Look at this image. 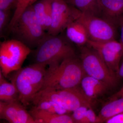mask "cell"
I'll return each instance as SVG.
<instances>
[{"label":"cell","mask_w":123,"mask_h":123,"mask_svg":"<svg viewBox=\"0 0 123 123\" xmlns=\"http://www.w3.org/2000/svg\"><path fill=\"white\" fill-rule=\"evenodd\" d=\"M80 60L76 56L69 57L58 64L49 66L46 69L41 90H55L72 89L80 85L85 75Z\"/></svg>","instance_id":"1"},{"label":"cell","mask_w":123,"mask_h":123,"mask_svg":"<svg viewBox=\"0 0 123 123\" xmlns=\"http://www.w3.org/2000/svg\"><path fill=\"white\" fill-rule=\"evenodd\" d=\"M46 66L34 63L16 70L11 77V82L19 93V101L25 107L29 105L33 96L42 89Z\"/></svg>","instance_id":"2"},{"label":"cell","mask_w":123,"mask_h":123,"mask_svg":"<svg viewBox=\"0 0 123 123\" xmlns=\"http://www.w3.org/2000/svg\"><path fill=\"white\" fill-rule=\"evenodd\" d=\"M70 42L66 37L47 34L37 46L34 52V63L49 66L76 56Z\"/></svg>","instance_id":"3"},{"label":"cell","mask_w":123,"mask_h":123,"mask_svg":"<svg viewBox=\"0 0 123 123\" xmlns=\"http://www.w3.org/2000/svg\"><path fill=\"white\" fill-rule=\"evenodd\" d=\"M9 29L17 39L29 47H37L47 34L36 18L32 5L25 9Z\"/></svg>","instance_id":"4"},{"label":"cell","mask_w":123,"mask_h":123,"mask_svg":"<svg viewBox=\"0 0 123 123\" xmlns=\"http://www.w3.org/2000/svg\"><path fill=\"white\" fill-rule=\"evenodd\" d=\"M80 47V60L86 75L103 82L110 88H114L119 78L113 72L98 53L87 45Z\"/></svg>","instance_id":"5"},{"label":"cell","mask_w":123,"mask_h":123,"mask_svg":"<svg viewBox=\"0 0 123 123\" xmlns=\"http://www.w3.org/2000/svg\"><path fill=\"white\" fill-rule=\"evenodd\" d=\"M31 52L29 47L17 39L1 42L0 66L4 76L6 77L10 73L22 68L23 62Z\"/></svg>","instance_id":"6"},{"label":"cell","mask_w":123,"mask_h":123,"mask_svg":"<svg viewBox=\"0 0 123 123\" xmlns=\"http://www.w3.org/2000/svg\"><path fill=\"white\" fill-rule=\"evenodd\" d=\"M35 96L52 101L70 112L81 106L92 108V103L85 97L79 86L62 90L43 89L37 93Z\"/></svg>","instance_id":"7"},{"label":"cell","mask_w":123,"mask_h":123,"mask_svg":"<svg viewBox=\"0 0 123 123\" xmlns=\"http://www.w3.org/2000/svg\"><path fill=\"white\" fill-rule=\"evenodd\" d=\"M78 19L86 27L90 40L105 42L116 40L118 27L109 21L82 12Z\"/></svg>","instance_id":"8"},{"label":"cell","mask_w":123,"mask_h":123,"mask_svg":"<svg viewBox=\"0 0 123 123\" xmlns=\"http://www.w3.org/2000/svg\"><path fill=\"white\" fill-rule=\"evenodd\" d=\"M52 22L47 34L58 35L71 22L78 18L81 12L65 0H50Z\"/></svg>","instance_id":"9"},{"label":"cell","mask_w":123,"mask_h":123,"mask_svg":"<svg viewBox=\"0 0 123 123\" xmlns=\"http://www.w3.org/2000/svg\"><path fill=\"white\" fill-rule=\"evenodd\" d=\"M87 44L98 53L108 68L117 76L123 56V45L121 42L116 40L105 42L89 40Z\"/></svg>","instance_id":"10"},{"label":"cell","mask_w":123,"mask_h":123,"mask_svg":"<svg viewBox=\"0 0 123 123\" xmlns=\"http://www.w3.org/2000/svg\"><path fill=\"white\" fill-rule=\"evenodd\" d=\"M0 118L11 123H35L26 107L20 101H0Z\"/></svg>","instance_id":"11"},{"label":"cell","mask_w":123,"mask_h":123,"mask_svg":"<svg viewBox=\"0 0 123 123\" xmlns=\"http://www.w3.org/2000/svg\"><path fill=\"white\" fill-rule=\"evenodd\" d=\"M123 15V0H98L97 16L118 27V22Z\"/></svg>","instance_id":"12"},{"label":"cell","mask_w":123,"mask_h":123,"mask_svg":"<svg viewBox=\"0 0 123 123\" xmlns=\"http://www.w3.org/2000/svg\"><path fill=\"white\" fill-rule=\"evenodd\" d=\"M79 86L85 97L92 103L111 89L103 82L86 74L82 79Z\"/></svg>","instance_id":"13"},{"label":"cell","mask_w":123,"mask_h":123,"mask_svg":"<svg viewBox=\"0 0 123 123\" xmlns=\"http://www.w3.org/2000/svg\"><path fill=\"white\" fill-rule=\"evenodd\" d=\"M65 30L66 37L70 42L80 47L87 44L89 40L88 31L78 18L69 24Z\"/></svg>","instance_id":"14"},{"label":"cell","mask_w":123,"mask_h":123,"mask_svg":"<svg viewBox=\"0 0 123 123\" xmlns=\"http://www.w3.org/2000/svg\"><path fill=\"white\" fill-rule=\"evenodd\" d=\"M35 123H74L71 115L59 114L37 110L33 107L29 111Z\"/></svg>","instance_id":"15"},{"label":"cell","mask_w":123,"mask_h":123,"mask_svg":"<svg viewBox=\"0 0 123 123\" xmlns=\"http://www.w3.org/2000/svg\"><path fill=\"white\" fill-rule=\"evenodd\" d=\"M123 112V97L112 100L106 104L101 108L98 116L102 123Z\"/></svg>","instance_id":"16"},{"label":"cell","mask_w":123,"mask_h":123,"mask_svg":"<svg viewBox=\"0 0 123 123\" xmlns=\"http://www.w3.org/2000/svg\"><path fill=\"white\" fill-rule=\"evenodd\" d=\"M5 77L0 70V101L6 102L20 101L17 88L12 83L7 81Z\"/></svg>","instance_id":"17"},{"label":"cell","mask_w":123,"mask_h":123,"mask_svg":"<svg viewBox=\"0 0 123 123\" xmlns=\"http://www.w3.org/2000/svg\"><path fill=\"white\" fill-rule=\"evenodd\" d=\"M30 103L34 105L33 107L37 110H43L59 114H68L70 112L60 106L57 104L48 99L33 97Z\"/></svg>","instance_id":"18"},{"label":"cell","mask_w":123,"mask_h":123,"mask_svg":"<svg viewBox=\"0 0 123 123\" xmlns=\"http://www.w3.org/2000/svg\"><path fill=\"white\" fill-rule=\"evenodd\" d=\"M82 13L97 16L98 0H68Z\"/></svg>","instance_id":"19"},{"label":"cell","mask_w":123,"mask_h":123,"mask_svg":"<svg viewBox=\"0 0 123 123\" xmlns=\"http://www.w3.org/2000/svg\"><path fill=\"white\" fill-rule=\"evenodd\" d=\"M49 1V0H38L32 5L36 18L43 27L44 15Z\"/></svg>","instance_id":"20"},{"label":"cell","mask_w":123,"mask_h":123,"mask_svg":"<svg viewBox=\"0 0 123 123\" xmlns=\"http://www.w3.org/2000/svg\"><path fill=\"white\" fill-rule=\"evenodd\" d=\"M28 1V0H17V1L14 13L9 24V29L13 25L22 13L27 8V4Z\"/></svg>","instance_id":"21"},{"label":"cell","mask_w":123,"mask_h":123,"mask_svg":"<svg viewBox=\"0 0 123 123\" xmlns=\"http://www.w3.org/2000/svg\"><path fill=\"white\" fill-rule=\"evenodd\" d=\"M89 108L86 106H81L73 111L71 116L74 123H83L84 119L86 117V111Z\"/></svg>","instance_id":"22"},{"label":"cell","mask_w":123,"mask_h":123,"mask_svg":"<svg viewBox=\"0 0 123 123\" xmlns=\"http://www.w3.org/2000/svg\"><path fill=\"white\" fill-rule=\"evenodd\" d=\"M52 22V11L51 7L50 0H49L44 15L43 29L48 31L51 26Z\"/></svg>","instance_id":"23"},{"label":"cell","mask_w":123,"mask_h":123,"mask_svg":"<svg viewBox=\"0 0 123 123\" xmlns=\"http://www.w3.org/2000/svg\"><path fill=\"white\" fill-rule=\"evenodd\" d=\"M102 123L98 116H97L92 108H89L86 111L83 123Z\"/></svg>","instance_id":"24"},{"label":"cell","mask_w":123,"mask_h":123,"mask_svg":"<svg viewBox=\"0 0 123 123\" xmlns=\"http://www.w3.org/2000/svg\"><path fill=\"white\" fill-rule=\"evenodd\" d=\"M10 10H0V33L1 36L9 21Z\"/></svg>","instance_id":"25"},{"label":"cell","mask_w":123,"mask_h":123,"mask_svg":"<svg viewBox=\"0 0 123 123\" xmlns=\"http://www.w3.org/2000/svg\"><path fill=\"white\" fill-rule=\"evenodd\" d=\"M17 0H0V10H10L12 7L14 6Z\"/></svg>","instance_id":"26"},{"label":"cell","mask_w":123,"mask_h":123,"mask_svg":"<svg viewBox=\"0 0 123 123\" xmlns=\"http://www.w3.org/2000/svg\"><path fill=\"white\" fill-rule=\"evenodd\" d=\"M106 123H123V112L110 118L105 122Z\"/></svg>","instance_id":"27"},{"label":"cell","mask_w":123,"mask_h":123,"mask_svg":"<svg viewBox=\"0 0 123 123\" xmlns=\"http://www.w3.org/2000/svg\"><path fill=\"white\" fill-rule=\"evenodd\" d=\"M118 29H119L120 31V42H121L123 45V15L119 20L118 23Z\"/></svg>","instance_id":"28"},{"label":"cell","mask_w":123,"mask_h":123,"mask_svg":"<svg viewBox=\"0 0 123 123\" xmlns=\"http://www.w3.org/2000/svg\"><path fill=\"white\" fill-rule=\"evenodd\" d=\"M123 97V86L118 92L112 95L111 98V100Z\"/></svg>","instance_id":"29"},{"label":"cell","mask_w":123,"mask_h":123,"mask_svg":"<svg viewBox=\"0 0 123 123\" xmlns=\"http://www.w3.org/2000/svg\"><path fill=\"white\" fill-rule=\"evenodd\" d=\"M121 61L122 62L120 66L118 73L117 75L119 78H123V59H122Z\"/></svg>","instance_id":"30"},{"label":"cell","mask_w":123,"mask_h":123,"mask_svg":"<svg viewBox=\"0 0 123 123\" xmlns=\"http://www.w3.org/2000/svg\"><path fill=\"white\" fill-rule=\"evenodd\" d=\"M38 0H28L27 4V7H29L30 6L32 5Z\"/></svg>","instance_id":"31"},{"label":"cell","mask_w":123,"mask_h":123,"mask_svg":"<svg viewBox=\"0 0 123 123\" xmlns=\"http://www.w3.org/2000/svg\"></svg>","instance_id":"32"}]
</instances>
